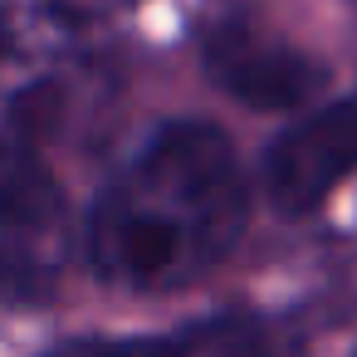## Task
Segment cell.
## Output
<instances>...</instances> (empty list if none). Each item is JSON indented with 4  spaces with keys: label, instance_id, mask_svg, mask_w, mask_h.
<instances>
[{
    "label": "cell",
    "instance_id": "obj_1",
    "mask_svg": "<svg viewBox=\"0 0 357 357\" xmlns=\"http://www.w3.org/2000/svg\"><path fill=\"white\" fill-rule=\"evenodd\" d=\"M245 225L250 176L230 132L211 118H172L93 196L84 255L113 289L172 294L215 274Z\"/></svg>",
    "mask_w": 357,
    "mask_h": 357
},
{
    "label": "cell",
    "instance_id": "obj_2",
    "mask_svg": "<svg viewBox=\"0 0 357 357\" xmlns=\"http://www.w3.org/2000/svg\"><path fill=\"white\" fill-rule=\"evenodd\" d=\"M69 264V201L50 142L0 118V303H45Z\"/></svg>",
    "mask_w": 357,
    "mask_h": 357
},
{
    "label": "cell",
    "instance_id": "obj_3",
    "mask_svg": "<svg viewBox=\"0 0 357 357\" xmlns=\"http://www.w3.org/2000/svg\"><path fill=\"white\" fill-rule=\"evenodd\" d=\"M357 176V98L303 108L264 152L259 181L279 215L303 220Z\"/></svg>",
    "mask_w": 357,
    "mask_h": 357
},
{
    "label": "cell",
    "instance_id": "obj_4",
    "mask_svg": "<svg viewBox=\"0 0 357 357\" xmlns=\"http://www.w3.org/2000/svg\"><path fill=\"white\" fill-rule=\"evenodd\" d=\"M206 79L255 113H303L323 103L328 69L308 59L294 40L259 30L250 20H220L201 35Z\"/></svg>",
    "mask_w": 357,
    "mask_h": 357
},
{
    "label": "cell",
    "instance_id": "obj_5",
    "mask_svg": "<svg viewBox=\"0 0 357 357\" xmlns=\"http://www.w3.org/2000/svg\"><path fill=\"white\" fill-rule=\"evenodd\" d=\"M181 347H186V357H274V337L250 318L196 328L191 337H181Z\"/></svg>",
    "mask_w": 357,
    "mask_h": 357
},
{
    "label": "cell",
    "instance_id": "obj_6",
    "mask_svg": "<svg viewBox=\"0 0 357 357\" xmlns=\"http://www.w3.org/2000/svg\"><path fill=\"white\" fill-rule=\"evenodd\" d=\"M40 357H186L181 337H69V342H54L50 352Z\"/></svg>",
    "mask_w": 357,
    "mask_h": 357
}]
</instances>
